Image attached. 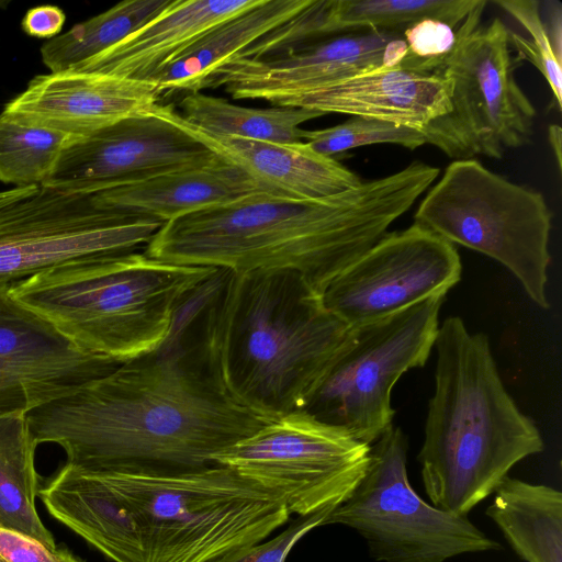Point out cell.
Here are the masks:
<instances>
[{
    "instance_id": "cell-1",
    "label": "cell",
    "mask_w": 562,
    "mask_h": 562,
    "mask_svg": "<svg viewBox=\"0 0 562 562\" xmlns=\"http://www.w3.org/2000/svg\"><path fill=\"white\" fill-rule=\"evenodd\" d=\"M190 302L155 352L26 414L37 445L90 473L168 474L202 469L271 419L228 398L198 352L183 347Z\"/></svg>"
},
{
    "instance_id": "cell-2",
    "label": "cell",
    "mask_w": 562,
    "mask_h": 562,
    "mask_svg": "<svg viewBox=\"0 0 562 562\" xmlns=\"http://www.w3.org/2000/svg\"><path fill=\"white\" fill-rule=\"evenodd\" d=\"M438 175L437 167L414 161L324 198L249 193L162 224L145 254L177 265L234 272L292 270L322 295Z\"/></svg>"
},
{
    "instance_id": "cell-3",
    "label": "cell",
    "mask_w": 562,
    "mask_h": 562,
    "mask_svg": "<svg viewBox=\"0 0 562 562\" xmlns=\"http://www.w3.org/2000/svg\"><path fill=\"white\" fill-rule=\"evenodd\" d=\"M200 319L210 376L267 419L303 411L349 328L292 270H220Z\"/></svg>"
},
{
    "instance_id": "cell-4",
    "label": "cell",
    "mask_w": 562,
    "mask_h": 562,
    "mask_svg": "<svg viewBox=\"0 0 562 562\" xmlns=\"http://www.w3.org/2000/svg\"><path fill=\"white\" fill-rule=\"evenodd\" d=\"M434 347L435 391L417 459L431 505L468 516L544 442L505 389L485 334L451 316Z\"/></svg>"
},
{
    "instance_id": "cell-5",
    "label": "cell",
    "mask_w": 562,
    "mask_h": 562,
    "mask_svg": "<svg viewBox=\"0 0 562 562\" xmlns=\"http://www.w3.org/2000/svg\"><path fill=\"white\" fill-rule=\"evenodd\" d=\"M217 272L134 250L65 262L10 289L80 349L124 363L157 351L181 307Z\"/></svg>"
},
{
    "instance_id": "cell-6",
    "label": "cell",
    "mask_w": 562,
    "mask_h": 562,
    "mask_svg": "<svg viewBox=\"0 0 562 562\" xmlns=\"http://www.w3.org/2000/svg\"><path fill=\"white\" fill-rule=\"evenodd\" d=\"M130 505L145 562H216L284 525L283 499L235 470L212 464L168 473H97Z\"/></svg>"
},
{
    "instance_id": "cell-7",
    "label": "cell",
    "mask_w": 562,
    "mask_h": 562,
    "mask_svg": "<svg viewBox=\"0 0 562 562\" xmlns=\"http://www.w3.org/2000/svg\"><path fill=\"white\" fill-rule=\"evenodd\" d=\"M427 191L414 223L498 261L533 303L549 308L552 212L539 191L507 180L474 158L453 160Z\"/></svg>"
},
{
    "instance_id": "cell-8",
    "label": "cell",
    "mask_w": 562,
    "mask_h": 562,
    "mask_svg": "<svg viewBox=\"0 0 562 562\" xmlns=\"http://www.w3.org/2000/svg\"><path fill=\"white\" fill-rule=\"evenodd\" d=\"M481 2L457 29V42L436 74L450 80L449 111L422 131L450 158L485 156L501 159L527 145L536 109L515 79L520 61L512 55L509 29L495 18L480 25Z\"/></svg>"
},
{
    "instance_id": "cell-9",
    "label": "cell",
    "mask_w": 562,
    "mask_h": 562,
    "mask_svg": "<svg viewBox=\"0 0 562 562\" xmlns=\"http://www.w3.org/2000/svg\"><path fill=\"white\" fill-rule=\"evenodd\" d=\"M445 297H429L349 326L303 411L361 442H375L393 425V386L406 371L428 360Z\"/></svg>"
},
{
    "instance_id": "cell-10",
    "label": "cell",
    "mask_w": 562,
    "mask_h": 562,
    "mask_svg": "<svg viewBox=\"0 0 562 562\" xmlns=\"http://www.w3.org/2000/svg\"><path fill=\"white\" fill-rule=\"evenodd\" d=\"M406 435L392 425L371 445L366 474L322 526L344 525L364 540L376 562H446L458 555L499 551L468 516L424 501L407 475Z\"/></svg>"
},
{
    "instance_id": "cell-11",
    "label": "cell",
    "mask_w": 562,
    "mask_h": 562,
    "mask_svg": "<svg viewBox=\"0 0 562 562\" xmlns=\"http://www.w3.org/2000/svg\"><path fill=\"white\" fill-rule=\"evenodd\" d=\"M371 446L304 411L276 417L213 457V463L280 496L308 516L342 504L363 479Z\"/></svg>"
},
{
    "instance_id": "cell-12",
    "label": "cell",
    "mask_w": 562,
    "mask_h": 562,
    "mask_svg": "<svg viewBox=\"0 0 562 562\" xmlns=\"http://www.w3.org/2000/svg\"><path fill=\"white\" fill-rule=\"evenodd\" d=\"M162 222L102 207L94 194L33 186L0 204V282L14 283L52 267L134 251Z\"/></svg>"
},
{
    "instance_id": "cell-13",
    "label": "cell",
    "mask_w": 562,
    "mask_h": 562,
    "mask_svg": "<svg viewBox=\"0 0 562 562\" xmlns=\"http://www.w3.org/2000/svg\"><path fill=\"white\" fill-rule=\"evenodd\" d=\"M461 272L454 245L413 223L381 237L326 286L322 300L329 312L355 326L446 296Z\"/></svg>"
},
{
    "instance_id": "cell-14",
    "label": "cell",
    "mask_w": 562,
    "mask_h": 562,
    "mask_svg": "<svg viewBox=\"0 0 562 562\" xmlns=\"http://www.w3.org/2000/svg\"><path fill=\"white\" fill-rule=\"evenodd\" d=\"M215 156L153 110L79 136L43 186L95 194L200 166Z\"/></svg>"
},
{
    "instance_id": "cell-15",
    "label": "cell",
    "mask_w": 562,
    "mask_h": 562,
    "mask_svg": "<svg viewBox=\"0 0 562 562\" xmlns=\"http://www.w3.org/2000/svg\"><path fill=\"white\" fill-rule=\"evenodd\" d=\"M0 282V415L46 405L121 363L91 355Z\"/></svg>"
},
{
    "instance_id": "cell-16",
    "label": "cell",
    "mask_w": 562,
    "mask_h": 562,
    "mask_svg": "<svg viewBox=\"0 0 562 562\" xmlns=\"http://www.w3.org/2000/svg\"><path fill=\"white\" fill-rule=\"evenodd\" d=\"M407 53L403 30H356L265 59L235 57L204 88L224 87L234 99L268 102L362 72L402 67Z\"/></svg>"
},
{
    "instance_id": "cell-17",
    "label": "cell",
    "mask_w": 562,
    "mask_h": 562,
    "mask_svg": "<svg viewBox=\"0 0 562 562\" xmlns=\"http://www.w3.org/2000/svg\"><path fill=\"white\" fill-rule=\"evenodd\" d=\"M160 98L153 81L67 69L35 76L1 113L23 124L86 136L150 113Z\"/></svg>"
},
{
    "instance_id": "cell-18",
    "label": "cell",
    "mask_w": 562,
    "mask_h": 562,
    "mask_svg": "<svg viewBox=\"0 0 562 562\" xmlns=\"http://www.w3.org/2000/svg\"><path fill=\"white\" fill-rule=\"evenodd\" d=\"M452 86L438 74L402 67L362 72L308 90L281 94L268 102L392 122L423 131L450 109Z\"/></svg>"
},
{
    "instance_id": "cell-19",
    "label": "cell",
    "mask_w": 562,
    "mask_h": 562,
    "mask_svg": "<svg viewBox=\"0 0 562 562\" xmlns=\"http://www.w3.org/2000/svg\"><path fill=\"white\" fill-rule=\"evenodd\" d=\"M154 113L240 169L267 192L317 199L362 182L353 171L333 157L314 151L305 142L273 143L212 134L184 121L171 104L159 103Z\"/></svg>"
},
{
    "instance_id": "cell-20",
    "label": "cell",
    "mask_w": 562,
    "mask_h": 562,
    "mask_svg": "<svg viewBox=\"0 0 562 562\" xmlns=\"http://www.w3.org/2000/svg\"><path fill=\"white\" fill-rule=\"evenodd\" d=\"M261 0H171L147 23L100 54L69 68L150 80L196 38Z\"/></svg>"
},
{
    "instance_id": "cell-21",
    "label": "cell",
    "mask_w": 562,
    "mask_h": 562,
    "mask_svg": "<svg viewBox=\"0 0 562 562\" xmlns=\"http://www.w3.org/2000/svg\"><path fill=\"white\" fill-rule=\"evenodd\" d=\"M46 510L113 562H145L137 518L97 473L65 464L38 491Z\"/></svg>"
},
{
    "instance_id": "cell-22",
    "label": "cell",
    "mask_w": 562,
    "mask_h": 562,
    "mask_svg": "<svg viewBox=\"0 0 562 562\" xmlns=\"http://www.w3.org/2000/svg\"><path fill=\"white\" fill-rule=\"evenodd\" d=\"M265 191L218 156L211 161L94 194L102 207L164 224L192 212Z\"/></svg>"
},
{
    "instance_id": "cell-23",
    "label": "cell",
    "mask_w": 562,
    "mask_h": 562,
    "mask_svg": "<svg viewBox=\"0 0 562 562\" xmlns=\"http://www.w3.org/2000/svg\"><path fill=\"white\" fill-rule=\"evenodd\" d=\"M312 1L261 0L210 29L149 81L157 85L161 95L183 90L200 91L220 67L303 11Z\"/></svg>"
},
{
    "instance_id": "cell-24",
    "label": "cell",
    "mask_w": 562,
    "mask_h": 562,
    "mask_svg": "<svg viewBox=\"0 0 562 562\" xmlns=\"http://www.w3.org/2000/svg\"><path fill=\"white\" fill-rule=\"evenodd\" d=\"M485 514L525 562H562V493L506 476Z\"/></svg>"
},
{
    "instance_id": "cell-25",
    "label": "cell",
    "mask_w": 562,
    "mask_h": 562,
    "mask_svg": "<svg viewBox=\"0 0 562 562\" xmlns=\"http://www.w3.org/2000/svg\"><path fill=\"white\" fill-rule=\"evenodd\" d=\"M37 446L26 414L0 415V528L29 536L54 550V536L42 522L35 504L41 488L35 468Z\"/></svg>"
},
{
    "instance_id": "cell-26",
    "label": "cell",
    "mask_w": 562,
    "mask_h": 562,
    "mask_svg": "<svg viewBox=\"0 0 562 562\" xmlns=\"http://www.w3.org/2000/svg\"><path fill=\"white\" fill-rule=\"evenodd\" d=\"M481 0H315L314 40L367 29L404 30L423 19L457 27Z\"/></svg>"
},
{
    "instance_id": "cell-27",
    "label": "cell",
    "mask_w": 562,
    "mask_h": 562,
    "mask_svg": "<svg viewBox=\"0 0 562 562\" xmlns=\"http://www.w3.org/2000/svg\"><path fill=\"white\" fill-rule=\"evenodd\" d=\"M179 106L182 119L202 131L273 143L303 142L300 124L324 115L304 108H246L200 91L188 92Z\"/></svg>"
},
{
    "instance_id": "cell-28",
    "label": "cell",
    "mask_w": 562,
    "mask_h": 562,
    "mask_svg": "<svg viewBox=\"0 0 562 562\" xmlns=\"http://www.w3.org/2000/svg\"><path fill=\"white\" fill-rule=\"evenodd\" d=\"M171 0H124L75 24L41 47L50 72L67 70L116 44L161 12Z\"/></svg>"
},
{
    "instance_id": "cell-29",
    "label": "cell",
    "mask_w": 562,
    "mask_h": 562,
    "mask_svg": "<svg viewBox=\"0 0 562 562\" xmlns=\"http://www.w3.org/2000/svg\"><path fill=\"white\" fill-rule=\"evenodd\" d=\"M79 136L32 126L0 113V182L43 186Z\"/></svg>"
},
{
    "instance_id": "cell-30",
    "label": "cell",
    "mask_w": 562,
    "mask_h": 562,
    "mask_svg": "<svg viewBox=\"0 0 562 562\" xmlns=\"http://www.w3.org/2000/svg\"><path fill=\"white\" fill-rule=\"evenodd\" d=\"M305 143L316 153L335 154L373 144H393L409 150L426 144L420 131L387 121L351 116L338 125L304 133Z\"/></svg>"
},
{
    "instance_id": "cell-31",
    "label": "cell",
    "mask_w": 562,
    "mask_h": 562,
    "mask_svg": "<svg viewBox=\"0 0 562 562\" xmlns=\"http://www.w3.org/2000/svg\"><path fill=\"white\" fill-rule=\"evenodd\" d=\"M495 4L515 18L530 34L524 37L509 30V43L518 53V59L530 61L544 77L555 100L562 105L561 56L554 49L548 25L541 16L540 2L536 0H495Z\"/></svg>"
},
{
    "instance_id": "cell-32",
    "label": "cell",
    "mask_w": 562,
    "mask_h": 562,
    "mask_svg": "<svg viewBox=\"0 0 562 562\" xmlns=\"http://www.w3.org/2000/svg\"><path fill=\"white\" fill-rule=\"evenodd\" d=\"M407 57L402 68L436 74L457 42V31L437 19H423L403 30Z\"/></svg>"
},
{
    "instance_id": "cell-33",
    "label": "cell",
    "mask_w": 562,
    "mask_h": 562,
    "mask_svg": "<svg viewBox=\"0 0 562 562\" xmlns=\"http://www.w3.org/2000/svg\"><path fill=\"white\" fill-rule=\"evenodd\" d=\"M331 510L324 509L308 516H299L271 540L237 550L216 562H285L296 542L312 529L322 527Z\"/></svg>"
},
{
    "instance_id": "cell-34",
    "label": "cell",
    "mask_w": 562,
    "mask_h": 562,
    "mask_svg": "<svg viewBox=\"0 0 562 562\" xmlns=\"http://www.w3.org/2000/svg\"><path fill=\"white\" fill-rule=\"evenodd\" d=\"M0 562H61L60 549H49L23 533L0 528Z\"/></svg>"
},
{
    "instance_id": "cell-35",
    "label": "cell",
    "mask_w": 562,
    "mask_h": 562,
    "mask_svg": "<svg viewBox=\"0 0 562 562\" xmlns=\"http://www.w3.org/2000/svg\"><path fill=\"white\" fill-rule=\"evenodd\" d=\"M66 14L57 5L44 4L30 9L22 19L23 32L32 37L54 38L59 35Z\"/></svg>"
},
{
    "instance_id": "cell-36",
    "label": "cell",
    "mask_w": 562,
    "mask_h": 562,
    "mask_svg": "<svg viewBox=\"0 0 562 562\" xmlns=\"http://www.w3.org/2000/svg\"><path fill=\"white\" fill-rule=\"evenodd\" d=\"M548 139L557 160L558 168L562 167V131L560 125L551 124L548 128Z\"/></svg>"
},
{
    "instance_id": "cell-37",
    "label": "cell",
    "mask_w": 562,
    "mask_h": 562,
    "mask_svg": "<svg viewBox=\"0 0 562 562\" xmlns=\"http://www.w3.org/2000/svg\"><path fill=\"white\" fill-rule=\"evenodd\" d=\"M32 187L33 186L23 187V188H14L13 187L9 190L0 191V204L7 203L9 201H12V200H15V199L22 196L23 194L29 192Z\"/></svg>"
},
{
    "instance_id": "cell-38",
    "label": "cell",
    "mask_w": 562,
    "mask_h": 562,
    "mask_svg": "<svg viewBox=\"0 0 562 562\" xmlns=\"http://www.w3.org/2000/svg\"><path fill=\"white\" fill-rule=\"evenodd\" d=\"M61 562H85L66 548L60 549Z\"/></svg>"
}]
</instances>
